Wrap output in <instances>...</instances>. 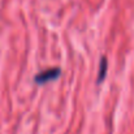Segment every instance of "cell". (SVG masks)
I'll return each mask as SVG.
<instances>
[{"label": "cell", "mask_w": 134, "mask_h": 134, "mask_svg": "<svg viewBox=\"0 0 134 134\" xmlns=\"http://www.w3.org/2000/svg\"><path fill=\"white\" fill-rule=\"evenodd\" d=\"M59 74H60V69H49L47 72L41 73L39 76H37L35 77V81H37V83H43V82H47L48 80L56 78Z\"/></svg>", "instance_id": "1"}]
</instances>
